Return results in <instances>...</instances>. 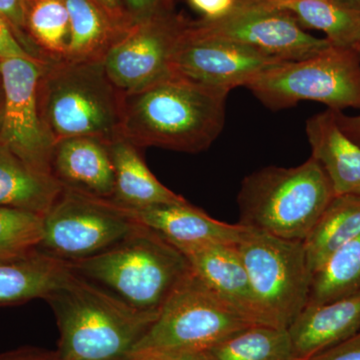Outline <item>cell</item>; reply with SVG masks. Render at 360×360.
Instances as JSON below:
<instances>
[{"mask_svg": "<svg viewBox=\"0 0 360 360\" xmlns=\"http://www.w3.org/2000/svg\"><path fill=\"white\" fill-rule=\"evenodd\" d=\"M229 94L169 75L122 94L118 134L137 148L201 153L224 129Z\"/></svg>", "mask_w": 360, "mask_h": 360, "instance_id": "1", "label": "cell"}, {"mask_svg": "<svg viewBox=\"0 0 360 360\" xmlns=\"http://www.w3.org/2000/svg\"><path fill=\"white\" fill-rule=\"evenodd\" d=\"M44 300L58 322L61 360H125L158 314L134 309L71 270Z\"/></svg>", "mask_w": 360, "mask_h": 360, "instance_id": "2", "label": "cell"}, {"mask_svg": "<svg viewBox=\"0 0 360 360\" xmlns=\"http://www.w3.org/2000/svg\"><path fill=\"white\" fill-rule=\"evenodd\" d=\"M68 264L77 276L146 312L160 311L191 271L176 246L142 224L110 250Z\"/></svg>", "mask_w": 360, "mask_h": 360, "instance_id": "3", "label": "cell"}, {"mask_svg": "<svg viewBox=\"0 0 360 360\" xmlns=\"http://www.w3.org/2000/svg\"><path fill=\"white\" fill-rule=\"evenodd\" d=\"M40 115L54 143L96 137L110 143L120 136L122 92L103 61L45 60L39 84Z\"/></svg>", "mask_w": 360, "mask_h": 360, "instance_id": "4", "label": "cell"}, {"mask_svg": "<svg viewBox=\"0 0 360 360\" xmlns=\"http://www.w3.org/2000/svg\"><path fill=\"white\" fill-rule=\"evenodd\" d=\"M335 196L328 175L311 156L297 167L262 168L241 182L238 224L304 241Z\"/></svg>", "mask_w": 360, "mask_h": 360, "instance_id": "5", "label": "cell"}, {"mask_svg": "<svg viewBox=\"0 0 360 360\" xmlns=\"http://www.w3.org/2000/svg\"><path fill=\"white\" fill-rule=\"evenodd\" d=\"M250 326L252 324L191 269L161 307L155 322L131 354H200Z\"/></svg>", "mask_w": 360, "mask_h": 360, "instance_id": "6", "label": "cell"}, {"mask_svg": "<svg viewBox=\"0 0 360 360\" xmlns=\"http://www.w3.org/2000/svg\"><path fill=\"white\" fill-rule=\"evenodd\" d=\"M245 89L274 111L302 101H317L333 110H360L359 51L333 45L311 58L283 61L260 73Z\"/></svg>", "mask_w": 360, "mask_h": 360, "instance_id": "7", "label": "cell"}, {"mask_svg": "<svg viewBox=\"0 0 360 360\" xmlns=\"http://www.w3.org/2000/svg\"><path fill=\"white\" fill-rule=\"evenodd\" d=\"M236 248L265 323L288 329L309 303L311 288L303 241L245 226Z\"/></svg>", "mask_w": 360, "mask_h": 360, "instance_id": "8", "label": "cell"}, {"mask_svg": "<svg viewBox=\"0 0 360 360\" xmlns=\"http://www.w3.org/2000/svg\"><path fill=\"white\" fill-rule=\"evenodd\" d=\"M139 226L130 210L115 201L63 188L44 215L39 250L77 262L110 250Z\"/></svg>", "mask_w": 360, "mask_h": 360, "instance_id": "9", "label": "cell"}, {"mask_svg": "<svg viewBox=\"0 0 360 360\" xmlns=\"http://www.w3.org/2000/svg\"><path fill=\"white\" fill-rule=\"evenodd\" d=\"M47 59L0 60L4 108L0 118V143L23 162L51 174L54 142L45 129L39 104V84Z\"/></svg>", "mask_w": 360, "mask_h": 360, "instance_id": "10", "label": "cell"}, {"mask_svg": "<svg viewBox=\"0 0 360 360\" xmlns=\"http://www.w3.org/2000/svg\"><path fill=\"white\" fill-rule=\"evenodd\" d=\"M191 25L201 34L238 42L283 61L302 60L333 46L328 39L305 32L291 14L264 0H238L224 18Z\"/></svg>", "mask_w": 360, "mask_h": 360, "instance_id": "11", "label": "cell"}, {"mask_svg": "<svg viewBox=\"0 0 360 360\" xmlns=\"http://www.w3.org/2000/svg\"><path fill=\"white\" fill-rule=\"evenodd\" d=\"M186 22L168 7L129 26L103 59L116 89L122 94L136 91L172 75V58Z\"/></svg>", "mask_w": 360, "mask_h": 360, "instance_id": "12", "label": "cell"}, {"mask_svg": "<svg viewBox=\"0 0 360 360\" xmlns=\"http://www.w3.org/2000/svg\"><path fill=\"white\" fill-rule=\"evenodd\" d=\"M283 61L238 42L201 34L186 22L172 58V75L231 91L246 87Z\"/></svg>", "mask_w": 360, "mask_h": 360, "instance_id": "13", "label": "cell"}, {"mask_svg": "<svg viewBox=\"0 0 360 360\" xmlns=\"http://www.w3.org/2000/svg\"><path fill=\"white\" fill-rule=\"evenodd\" d=\"M177 248L186 255L191 269L246 321L266 326L236 245L207 243Z\"/></svg>", "mask_w": 360, "mask_h": 360, "instance_id": "14", "label": "cell"}, {"mask_svg": "<svg viewBox=\"0 0 360 360\" xmlns=\"http://www.w3.org/2000/svg\"><path fill=\"white\" fill-rule=\"evenodd\" d=\"M52 175L63 188L112 200L115 168L108 143L96 137H71L54 143Z\"/></svg>", "mask_w": 360, "mask_h": 360, "instance_id": "15", "label": "cell"}, {"mask_svg": "<svg viewBox=\"0 0 360 360\" xmlns=\"http://www.w3.org/2000/svg\"><path fill=\"white\" fill-rule=\"evenodd\" d=\"M296 360H309L360 333V293L307 305L288 329Z\"/></svg>", "mask_w": 360, "mask_h": 360, "instance_id": "16", "label": "cell"}, {"mask_svg": "<svg viewBox=\"0 0 360 360\" xmlns=\"http://www.w3.org/2000/svg\"><path fill=\"white\" fill-rule=\"evenodd\" d=\"M130 212L139 224L161 234L176 248L207 243L236 245L245 229L243 225L213 219L187 200Z\"/></svg>", "mask_w": 360, "mask_h": 360, "instance_id": "17", "label": "cell"}, {"mask_svg": "<svg viewBox=\"0 0 360 360\" xmlns=\"http://www.w3.org/2000/svg\"><path fill=\"white\" fill-rule=\"evenodd\" d=\"M305 132L311 158L323 168L335 195L360 193V146L340 129L335 110L309 117Z\"/></svg>", "mask_w": 360, "mask_h": 360, "instance_id": "18", "label": "cell"}, {"mask_svg": "<svg viewBox=\"0 0 360 360\" xmlns=\"http://www.w3.org/2000/svg\"><path fill=\"white\" fill-rule=\"evenodd\" d=\"M108 146L115 175L111 200L130 210L186 201L156 179L134 144L117 136Z\"/></svg>", "mask_w": 360, "mask_h": 360, "instance_id": "19", "label": "cell"}, {"mask_svg": "<svg viewBox=\"0 0 360 360\" xmlns=\"http://www.w3.org/2000/svg\"><path fill=\"white\" fill-rule=\"evenodd\" d=\"M70 272L68 262L37 250L0 260V305L46 297Z\"/></svg>", "mask_w": 360, "mask_h": 360, "instance_id": "20", "label": "cell"}, {"mask_svg": "<svg viewBox=\"0 0 360 360\" xmlns=\"http://www.w3.org/2000/svg\"><path fill=\"white\" fill-rule=\"evenodd\" d=\"M63 191L53 175L33 169L0 143V206L44 217Z\"/></svg>", "mask_w": 360, "mask_h": 360, "instance_id": "21", "label": "cell"}, {"mask_svg": "<svg viewBox=\"0 0 360 360\" xmlns=\"http://www.w3.org/2000/svg\"><path fill=\"white\" fill-rule=\"evenodd\" d=\"M63 1L70 25L68 51L63 59L103 61L110 47L129 27L116 22L96 0Z\"/></svg>", "mask_w": 360, "mask_h": 360, "instance_id": "22", "label": "cell"}, {"mask_svg": "<svg viewBox=\"0 0 360 360\" xmlns=\"http://www.w3.org/2000/svg\"><path fill=\"white\" fill-rule=\"evenodd\" d=\"M360 236V193L335 195L303 241L312 276L328 257Z\"/></svg>", "mask_w": 360, "mask_h": 360, "instance_id": "23", "label": "cell"}, {"mask_svg": "<svg viewBox=\"0 0 360 360\" xmlns=\"http://www.w3.org/2000/svg\"><path fill=\"white\" fill-rule=\"evenodd\" d=\"M291 14L303 28L319 30L333 46L359 49L360 11L336 6L329 0H264Z\"/></svg>", "mask_w": 360, "mask_h": 360, "instance_id": "24", "label": "cell"}, {"mask_svg": "<svg viewBox=\"0 0 360 360\" xmlns=\"http://www.w3.org/2000/svg\"><path fill=\"white\" fill-rule=\"evenodd\" d=\"M202 360H296L288 329L252 324L200 354Z\"/></svg>", "mask_w": 360, "mask_h": 360, "instance_id": "25", "label": "cell"}, {"mask_svg": "<svg viewBox=\"0 0 360 360\" xmlns=\"http://www.w3.org/2000/svg\"><path fill=\"white\" fill-rule=\"evenodd\" d=\"M360 293V236L335 251L312 276L307 305Z\"/></svg>", "mask_w": 360, "mask_h": 360, "instance_id": "26", "label": "cell"}, {"mask_svg": "<svg viewBox=\"0 0 360 360\" xmlns=\"http://www.w3.org/2000/svg\"><path fill=\"white\" fill-rule=\"evenodd\" d=\"M25 27L47 59L65 58L70 25L63 0H25Z\"/></svg>", "mask_w": 360, "mask_h": 360, "instance_id": "27", "label": "cell"}, {"mask_svg": "<svg viewBox=\"0 0 360 360\" xmlns=\"http://www.w3.org/2000/svg\"><path fill=\"white\" fill-rule=\"evenodd\" d=\"M44 217L0 206V260L20 257L39 250Z\"/></svg>", "mask_w": 360, "mask_h": 360, "instance_id": "28", "label": "cell"}, {"mask_svg": "<svg viewBox=\"0 0 360 360\" xmlns=\"http://www.w3.org/2000/svg\"><path fill=\"white\" fill-rule=\"evenodd\" d=\"M123 11L132 23L148 20L169 7L170 0H120Z\"/></svg>", "mask_w": 360, "mask_h": 360, "instance_id": "29", "label": "cell"}, {"mask_svg": "<svg viewBox=\"0 0 360 360\" xmlns=\"http://www.w3.org/2000/svg\"><path fill=\"white\" fill-rule=\"evenodd\" d=\"M8 58H39L26 51L13 33V28L0 16V60Z\"/></svg>", "mask_w": 360, "mask_h": 360, "instance_id": "30", "label": "cell"}, {"mask_svg": "<svg viewBox=\"0 0 360 360\" xmlns=\"http://www.w3.org/2000/svg\"><path fill=\"white\" fill-rule=\"evenodd\" d=\"M194 11L202 15V20H217L231 13L238 0H187Z\"/></svg>", "mask_w": 360, "mask_h": 360, "instance_id": "31", "label": "cell"}, {"mask_svg": "<svg viewBox=\"0 0 360 360\" xmlns=\"http://www.w3.org/2000/svg\"><path fill=\"white\" fill-rule=\"evenodd\" d=\"M309 360H360V333Z\"/></svg>", "mask_w": 360, "mask_h": 360, "instance_id": "32", "label": "cell"}, {"mask_svg": "<svg viewBox=\"0 0 360 360\" xmlns=\"http://www.w3.org/2000/svg\"><path fill=\"white\" fill-rule=\"evenodd\" d=\"M0 16L13 30L25 27V0H0Z\"/></svg>", "mask_w": 360, "mask_h": 360, "instance_id": "33", "label": "cell"}, {"mask_svg": "<svg viewBox=\"0 0 360 360\" xmlns=\"http://www.w3.org/2000/svg\"><path fill=\"white\" fill-rule=\"evenodd\" d=\"M0 360H61L58 350L42 349L39 347H25L0 354Z\"/></svg>", "mask_w": 360, "mask_h": 360, "instance_id": "34", "label": "cell"}, {"mask_svg": "<svg viewBox=\"0 0 360 360\" xmlns=\"http://www.w3.org/2000/svg\"><path fill=\"white\" fill-rule=\"evenodd\" d=\"M335 117L345 134L360 146V115L348 116L342 111L335 110Z\"/></svg>", "mask_w": 360, "mask_h": 360, "instance_id": "35", "label": "cell"}, {"mask_svg": "<svg viewBox=\"0 0 360 360\" xmlns=\"http://www.w3.org/2000/svg\"><path fill=\"white\" fill-rule=\"evenodd\" d=\"M96 1L110 13L111 18L116 22L120 23L123 27L127 28L132 25L131 21L129 20L127 14L123 11L120 0H96Z\"/></svg>", "mask_w": 360, "mask_h": 360, "instance_id": "36", "label": "cell"}, {"mask_svg": "<svg viewBox=\"0 0 360 360\" xmlns=\"http://www.w3.org/2000/svg\"><path fill=\"white\" fill-rule=\"evenodd\" d=\"M200 354H174L167 352H141L129 355L125 360H194Z\"/></svg>", "mask_w": 360, "mask_h": 360, "instance_id": "37", "label": "cell"}, {"mask_svg": "<svg viewBox=\"0 0 360 360\" xmlns=\"http://www.w3.org/2000/svg\"><path fill=\"white\" fill-rule=\"evenodd\" d=\"M336 6L352 9V11H360V0H329Z\"/></svg>", "mask_w": 360, "mask_h": 360, "instance_id": "38", "label": "cell"}, {"mask_svg": "<svg viewBox=\"0 0 360 360\" xmlns=\"http://www.w3.org/2000/svg\"><path fill=\"white\" fill-rule=\"evenodd\" d=\"M2 108H4V91L0 92V118H1Z\"/></svg>", "mask_w": 360, "mask_h": 360, "instance_id": "39", "label": "cell"}, {"mask_svg": "<svg viewBox=\"0 0 360 360\" xmlns=\"http://www.w3.org/2000/svg\"><path fill=\"white\" fill-rule=\"evenodd\" d=\"M357 51H359V60H360V45H359V49H357Z\"/></svg>", "mask_w": 360, "mask_h": 360, "instance_id": "40", "label": "cell"}, {"mask_svg": "<svg viewBox=\"0 0 360 360\" xmlns=\"http://www.w3.org/2000/svg\"><path fill=\"white\" fill-rule=\"evenodd\" d=\"M194 360H202V359H201V357H200V356H198V359H194Z\"/></svg>", "mask_w": 360, "mask_h": 360, "instance_id": "41", "label": "cell"}]
</instances>
